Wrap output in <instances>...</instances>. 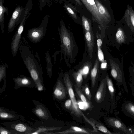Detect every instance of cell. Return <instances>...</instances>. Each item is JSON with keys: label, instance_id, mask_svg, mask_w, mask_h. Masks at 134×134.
<instances>
[{"label": "cell", "instance_id": "cell-1", "mask_svg": "<svg viewBox=\"0 0 134 134\" xmlns=\"http://www.w3.org/2000/svg\"><path fill=\"white\" fill-rule=\"evenodd\" d=\"M23 62L35 82L37 90L42 91L44 88L43 72L34 54L26 45L20 43L19 48Z\"/></svg>", "mask_w": 134, "mask_h": 134}, {"label": "cell", "instance_id": "cell-2", "mask_svg": "<svg viewBox=\"0 0 134 134\" xmlns=\"http://www.w3.org/2000/svg\"><path fill=\"white\" fill-rule=\"evenodd\" d=\"M61 51L64 55L71 59L74 45L72 37L65 26L62 25L59 30Z\"/></svg>", "mask_w": 134, "mask_h": 134}, {"label": "cell", "instance_id": "cell-3", "mask_svg": "<svg viewBox=\"0 0 134 134\" xmlns=\"http://www.w3.org/2000/svg\"><path fill=\"white\" fill-rule=\"evenodd\" d=\"M49 17V16L47 15L44 18L39 26L37 27L33 28L28 30L27 37L33 43L39 42L44 37L47 30Z\"/></svg>", "mask_w": 134, "mask_h": 134}, {"label": "cell", "instance_id": "cell-4", "mask_svg": "<svg viewBox=\"0 0 134 134\" xmlns=\"http://www.w3.org/2000/svg\"><path fill=\"white\" fill-rule=\"evenodd\" d=\"M114 111L115 117L109 116L104 117L107 125L113 129V132L115 134H131L128 127L118 117L116 110L115 109Z\"/></svg>", "mask_w": 134, "mask_h": 134}, {"label": "cell", "instance_id": "cell-5", "mask_svg": "<svg viewBox=\"0 0 134 134\" xmlns=\"http://www.w3.org/2000/svg\"><path fill=\"white\" fill-rule=\"evenodd\" d=\"M64 81L68 93L73 103L72 113L76 117H80L83 116L85 117V116L83 115V113L79 108L73 90V84L70 79L69 75L67 74L65 75Z\"/></svg>", "mask_w": 134, "mask_h": 134}, {"label": "cell", "instance_id": "cell-6", "mask_svg": "<svg viewBox=\"0 0 134 134\" xmlns=\"http://www.w3.org/2000/svg\"><path fill=\"white\" fill-rule=\"evenodd\" d=\"M90 12L93 20L97 22L101 28L106 23L98 12L94 0H80Z\"/></svg>", "mask_w": 134, "mask_h": 134}, {"label": "cell", "instance_id": "cell-7", "mask_svg": "<svg viewBox=\"0 0 134 134\" xmlns=\"http://www.w3.org/2000/svg\"><path fill=\"white\" fill-rule=\"evenodd\" d=\"M25 8L18 6L13 13L8 25L7 33L12 32L16 26L20 24L23 17Z\"/></svg>", "mask_w": 134, "mask_h": 134}, {"label": "cell", "instance_id": "cell-8", "mask_svg": "<svg viewBox=\"0 0 134 134\" xmlns=\"http://www.w3.org/2000/svg\"><path fill=\"white\" fill-rule=\"evenodd\" d=\"M6 126L8 129L13 130L16 131L24 133H30L36 130L21 122L15 121L7 122Z\"/></svg>", "mask_w": 134, "mask_h": 134}, {"label": "cell", "instance_id": "cell-9", "mask_svg": "<svg viewBox=\"0 0 134 134\" xmlns=\"http://www.w3.org/2000/svg\"><path fill=\"white\" fill-rule=\"evenodd\" d=\"M24 26V25L21 24H19L18 28L12 40L11 48L13 56L14 57L16 56L19 49Z\"/></svg>", "mask_w": 134, "mask_h": 134}, {"label": "cell", "instance_id": "cell-10", "mask_svg": "<svg viewBox=\"0 0 134 134\" xmlns=\"http://www.w3.org/2000/svg\"><path fill=\"white\" fill-rule=\"evenodd\" d=\"M98 11L106 23L111 21H115L113 13L112 10L104 6L98 0H94Z\"/></svg>", "mask_w": 134, "mask_h": 134}, {"label": "cell", "instance_id": "cell-11", "mask_svg": "<svg viewBox=\"0 0 134 134\" xmlns=\"http://www.w3.org/2000/svg\"><path fill=\"white\" fill-rule=\"evenodd\" d=\"M53 133L59 134H99L101 133L99 132L97 130H92L89 129L80 127L77 126H72L69 128L65 130Z\"/></svg>", "mask_w": 134, "mask_h": 134}, {"label": "cell", "instance_id": "cell-12", "mask_svg": "<svg viewBox=\"0 0 134 134\" xmlns=\"http://www.w3.org/2000/svg\"><path fill=\"white\" fill-rule=\"evenodd\" d=\"M108 88L106 79L104 78L101 81L95 96V100L97 103H100L104 101L107 94Z\"/></svg>", "mask_w": 134, "mask_h": 134}, {"label": "cell", "instance_id": "cell-13", "mask_svg": "<svg viewBox=\"0 0 134 134\" xmlns=\"http://www.w3.org/2000/svg\"><path fill=\"white\" fill-rule=\"evenodd\" d=\"M110 103V112L112 114L115 109V99L116 90L111 79L108 75L106 77Z\"/></svg>", "mask_w": 134, "mask_h": 134}, {"label": "cell", "instance_id": "cell-14", "mask_svg": "<svg viewBox=\"0 0 134 134\" xmlns=\"http://www.w3.org/2000/svg\"><path fill=\"white\" fill-rule=\"evenodd\" d=\"M16 78H13V80L15 83L16 88L20 87H36V85L31 77H29L24 75H20Z\"/></svg>", "mask_w": 134, "mask_h": 134}, {"label": "cell", "instance_id": "cell-15", "mask_svg": "<svg viewBox=\"0 0 134 134\" xmlns=\"http://www.w3.org/2000/svg\"><path fill=\"white\" fill-rule=\"evenodd\" d=\"M66 88L62 82L60 80H58L53 91L54 97L59 100H61L66 98Z\"/></svg>", "mask_w": 134, "mask_h": 134}, {"label": "cell", "instance_id": "cell-16", "mask_svg": "<svg viewBox=\"0 0 134 134\" xmlns=\"http://www.w3.org/2000/svg\"><path fill=\"white\" fill-rule=\"evenodd\" d=\"M121 19L129 25L134 29V10L132 7L129 4L127 5Z\"/></svg>", "mask_w": 134, "mask_h": 134}, {"label": "cell", "instance_id": "cell-17", "mask_svg": "<svg viewBox=\"0 0 134 134\" xmlns=\"http://www.w3.org/2000/svg\"><path fill=\"white\" fill-rule=\"evenodd\" d=\"M85 37L87 44L89 55L90 59L93 57L92 53L94 44V36L92 30L85 32Z\"/></svg>", "mask_w": 134, "mask_h": 134}, {"label": "cell", "instance_id": "cell-18", "mask_svg": "<svg viewBox=\"0 0 134 134\" xmlns=\"http://www.w3.org/2000/svg\"><path fill=\"white\" fill-rule=\"evenodd\" d=\"M123 113L127 116L134 119V103L130 101L124 102L122 106Z\"/></svg>", "mask_w": 134, "mask_h": 134}, {"label": "cell", "instance_id": "cell-19", "mask_svg": "<svg viewBox=\"0 0 134 134\" xmlns=\"http://www.w3.org/2000/svg\"><path fill=\"white\" fill-rule=\"evenodd\" d=\"M36 115L42 120L49 119V113L46 108L42 104H37L34 110Z\"/></svg>", "mask_w": 134, "mask_h": 134}, {"label": "cell", "instance_id": "cell-20", "mask_svg": "<svg viewBox=\"0 0 134 134\" xmlns=\"http://www.w3.org/2000/svg\"><path fill=\"white\" fill-rule=\"evenodd\" d=\"M4 2V0H0V25L3 34L4 31V14L6 13L7 15L8 14V8L3 6Z\"/></svg>", "mask_w": 134, "mask_h": 134}, {"label": "cell", "instance_id": "cell-21", "mask_svg": "<svg viewBox=\"0 0 134 134\" xmlns=\"http://www.w3.org/2000/svg\"><path fill=\"white\" fill-rule=\"evenodd\" d=\"M99 70V63L97 58L95 61L94 66L91 72V85L92 88H94L97 79Z\"/></svg>", "mask_w": 134, "mask_h": 134}, {"label": "cell", "instance_id": "cell-22", "mask_svg": "<svg viewBox=\"0 0 134 134\" xmlns=\"http://www.w3.org/2000/svg\"><path fill=\"white\" fill-rule=\"evenodd\" d=\"M0 117L3 119L11 120L18 119L19 117L12 111L3 109L1 107L0 109Z\"/></svg>", "mask_w": 134, "mask_h": 134}, {"label": "cell", "instance_id": "cell-23", "mask_svg": "<svg viewBox=\"0 0 134 134\" xmlns=\"http://www.w3.org/2000/svg\"><path fill=\"white\" fill-rule=\"evenodd\" d=\"M89 120L91 123L94 125L96 129H97L101 132L107 134H115L114 132L110 131L102 124L97 122L93 119L91 118Z\"/></svg>", "mask_w": 134, "mask_h": 134}, {"label": "cell", "instance_id": "cell-24", "mask_svg": "<svg viewBox=\"0 0 134 134\" xmlns=\"http://www.w3.org/2000/svg\"><path fill=\"white\" fill-rule=\"evenodd\" d=\"M76 85L81 88L83 81L82 74L79 72H74L72 74Z\"/></svg>", "mask_w": 134, "mask_h": 134}, {"label": "cell", "instance_id": "cell-25", "mask_svg": "<svg viewBox=\"0 0 134 134\" xmlns=\"http://www.w3.org/2000/svg\"><path fill=\"white\" fill-rule=\"evenodd\" d=\"M8 68L7 65L6 64H3L0 65V82L2 80L4 81V83L5 84L6 72L7 69Z\"/></svg>", "mask_w": 134, "mask_h": 134}, {"label": "cell", "instance_id": "cell-26", "mask_svg": "<svg viewBox=\"0 0 134 134\" xmlns=\"http://www.w3.org/2000/svg\"><path fill=\"white\" fill-rule=\"evenodd\" d=\"M74 88L76 93L82 101L86 104L88 103L89 100L86 98L81 88L78 87L76 84L75 85Z\"/></svg>", "mask_w": 134, "mask_h": 134}, {"label": "cell", "instance_id": "cell-27", "mask_svg": "<svg viewBox=\"0 0 134 134\" xmlns=\"http://www.w3.org/2000/svg\"><path fill=\"white\" fill-rule=\"evenodd\" d=\"M82 21L85 32L91 31L92 30L90 23L88 19L83 15L82 16Z\"/></svg>", "mask_w": 134, "mask_h": 134}, {"label": "cell", "instance_id": "cell-28", "mask_svg": "<svg viewBox=\"0 0 134 134\" xmlns=\"http://www.w3.org/2000/svg\"><path fill=\"white\" fill-rule=\"evenodd\" d=\"M81 89L84 94L87 97V99L90 100L92 98V95L88 85L85 84L83 86H82Z\"/></svg>", "mask_w": 134, "mask_h": 134}, {"label": "cell", "instance_id": "cell-29", "mask_svg": "<svg viewBox=\"0 0 134 134\" xmlns=\"http://www.w3.org/2000/svg\"><path fill=\"white\" fill-rule=\"evenodd\" d=\"M122 28L119 27L116 34V39L119 42H122L124 40V32Z\"/></svg>", "mask_w": 134, "mask_h": 134}, {"label": "cell", "instance_id": "cell-30", "mask_svg": "<svg viewBox=\"0 0 134 134\" xmlns=\"http://www.w3.org/2000/svg\"><path fill=\"white\" fill-rule=\"evenodd\" d=\"M90 68V65L89 64H85L79 71L84 76H86L89 72Z\"/></svg>", "mask_w": 134, "mask_h": 134}, {"label": "cell", "instance_id": "cell-31", "mask_svg": "<svg viewBox=\"0 0 134 134\" xmlns=\"http://www.w3.org/2000/svg\"><path fill=\"white\" fill-rule=\"evenodd\" d=\"M98 57V60L100 62H104V55L103 52L101 49L100 47H97Z\"/></svg>", "mask_w": 134, "mask_h": 134}, {"label": "cell", "instance_id": "cell-32", "mask_svg": "<svg viewBox=\"0 0 134 134\" xmlns=\"http://www.w3.org/2000/svg\"><path fill=\"white\" fill-rule=\"evenodd\" d=\"M64 106L66 109L71 110V111L73 108V103L70 99H67L65 101Z\"/></svg>", "mask_w": 134, "mask_h": 134}, {"label": "cell", "instance_id": "cell-33", "mask_svg": "<svg viewBox=\"0 0 134 134\" xmlns=\"http://www.w3.org/2000/svg\"><path fill=\"white\" fill-rule=\"evenodd\" d=\"M16 131L13 130H8L2 127H0V132L1 134H11V132Z\"/></svg>", "mask_w": 134, "mask_h": 134}, {"label": "cell", "instance_id": "cell-34", "mask_svg": "<svg viewBox=\"0 0 134 134\" xmlns=\"http://www.w3.org/2000/svg\"><path fill=\"white\" fill-rule=\"evenodd\" d=\"M111 75L113 78L116 81L118 76V73L115 69L114 68L111 69Z\"/></svg>", "mask_w": 134, "mask_h": 134}, {"label": "cell", "instance_id": "cell-35", "mask_svg": "<svg viewBox=\"0 0 134 134\" xmlns=\"http://www.w3.org/2000/svg\"><path fill=\"white\" fill-rule=\"evenodd\" d=\"M65 7H66L67 11L71 14L73 17L75 19H77V16L73 10L71 8L67 7L66 5Z\"/></svg>", "mask_w": 134, "mask_h": 134}, {"label": "cell", "instance_id": "cell-36", "mask_svg": "<svg viewBox=\"0 0 134 134\" xmlns=\"http://www.w3.org/2000/svg\"><path fill=\"white\" fill-rule=\"evenodd\" d=\"M97 47H100L102 44V41L100 37V35L98 32L97 33Z\"/></svg>", "mask_w": 134, "mask_h": 134}, {"label": "cell", "instance_id": "cell-37", "mask_svg": "<svg viewBox=\"0 0 134 134\" xmlns=\"http://www.w3.org/2000/svg\"><path fill=\"white\" fill-rule=\"evenodd\" d=\"M131 134H134V125H130L128 127Z\"/></svg>", "mask_w": 134, "mask_h": 134}, {"label": "cell", "instance_id": "cell-38", "mask_svg": "<svg viewBox=\"0 0 134 134\" xmlns=\"http://www.w3.org/2000/svg\"><path fill=\"white\" fill-rule=\"evenodd\" d=\"M107 63L105 62H102L101 65V67L103 69L107 67Z\"/></svg>", "mask_w": 134, "mask_h": 134}, {"label": "cell", "instance_id": "cell-39", "mask_svg": "<svg viewBox=\"0 0 134 134\" xmlns=\"http://www.w3.org/2000/svg\"><path fill=\"white\" fill-rule=\"evenodd\" d=\"M79 5L81 6L82 5V3L80 0H74Z\"/></svg>", "mask_w": 134, "mask_h": 134}, {"label": "cell", "instance_id": "cell-40", "mask_svg": "<svg viewBox=\"0 0 134 134\" xmlns=\"http://www.w3.org/2000/svg\"><path fill=\"white\" fill-rule=\"evenodd\" d=\"M132 94L134 97V85H132Z\"/></svg>", "mask_w": 134, "mask_h": 134}, {"label": "cell", "instance_id": "cell-41", "mask_svg": "<svg viewBox=\"0 0 134 134\" xmlns=\"http://www.w3.org/2000/svg\"><path fill=\"white\" fill-rule=\"evenodd\" d=\"M103 1H109V0H102Z\"/></svg>", "mask_w": 134, "mask_h": 134}]
</instances>
